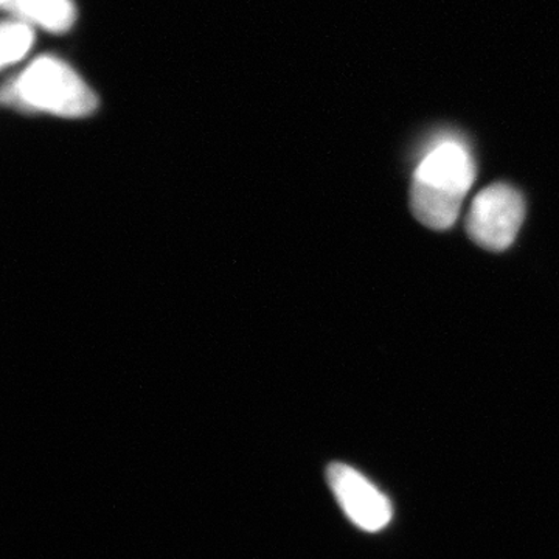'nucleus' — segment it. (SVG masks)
<instances>
[{
    "label": "nucleus",
    "mask_w": 559,
    "mask_h": 559,
    "mask_svg": "<svg viewBox=\"0 0 559 559\" xmlns=\"http://www.w3.org/2000/svg\"><path fill=\"white\" fill-rule=\"evenodd\" d=\"M326 479L337 502L353 524L366 532H380L392 520V506L362 474L344 463H331Z\"/></svg>",
    "instance_id": "20e7f679"
},
{
    "label": "nucleus",
    "mask_w": 559,
    "mask_h": 559,
    "mask_svg": "<svg viewBox=\"0 0 559 559\" xmlns=\"http://www.w3.org/2000/svg\"><path fill=\"white\" fill-rule=\"evenodd\" d=\"M0 5L13 14L14 20L51 33L68 32L76 21L72 0H0Z\"/></svg>",
    "instance_id": "39448f33"
},
{
    "label": "nucleus",
    "mask_w": 559,
    "mask_h": 559,
    "mask_svg": "<svg viewBox=\"0 0 559 559\" xmlns=\"http://www.w3.org/2000/svg\"><path fill=\"white\" fill-rule=\"evenodd\" d=\"M33 35L32 25L20 20L5 21L2 24V66L14 64L21 61L28 50L32 49Z\"/></svg>",
    "instance_id": "423d86ee"
},
{
    "label": "nucleus",
    "mask_w": 559,
    "mask_h": 559,
    "mask_svg": "<svg viewBox=\"0 0 559 559\" xmlns=\"http://www.w3.org/2000/svg\"><path fill=\"white\" fill-rule=\"evenodd\" d=\"M3 100L24 109L80 119L97 109V97L64 61L40 57L3 90Z\"/></svg>",
    "instance_id": "f03ea898"
},
{
    "label": "nucleus",
    "mask_w": 559,
    "mask_h": 559,
    "mask_svg": "<svg viewBox=\"0 0 559 559\" xmlns=\"http://www.w3.org/2000/svg\"><path fill=\"white\" fill-rule=\"evenodd\" d=\"M474 180L476 162L462 140L441 138L430 143L412 179L415 218L429 229H451Z\"/></svg>",
    "instance_id": "f257e3e1"
},
{
    "label": "nucleus",
    "mask_w": 559,
    "mask_h": 559,
    "mask_svg": "<svg viewBox=\"0 0 559 559\" xmlns=\"http://www.w3.org/2000/svg\"><path fill=\"white\" fill-rule=\"evenodd\" d=\"M525 218L521 191L507 183H492L481 190L466 216L471 240L491 252H502L513 245Z\"/></svg>",
    "instance_id": "7ed1b4c3"
}]
</instances>
